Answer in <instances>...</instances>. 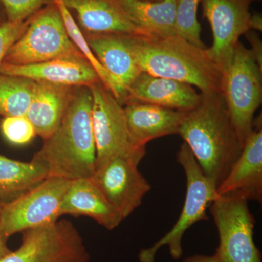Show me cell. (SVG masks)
Masks as SVG:
<instances>
[{
	"instance_id": "1",
	"label": "cell",
	"mask_w": 262,
	"mask_h": 262,
	"mask_svg": "<svg viewBox=\"0 0 262 262\" xmlns=\"http://www.w3.org/2000/svg\"><path fill=\"white\" fill-rule=\"evenodd\" d=\"M93 97L87 86L75 87L59 125L34 163L42 166L48 177L73 181L91 178L96 170V144L92 122Z\"/></svg>"
},
{
	"instance_id": "2",
	"label": "cell",
	"mask_w": 262,
	"mask_h": 262,
	"mask_svg": "<svg viewBox=\"0 0 262 262\" xmlns=\"http://www.w3.org/2000/svg\"><path fill=\"white\" fill-rule=\"evenodd\" d=\"M201 94L199 104L186 113L178 134L192 151L202 171L217 188L244 146L222 93Z\"/></svg>"
},
{
	"instance_id": "3",
	"label": "cell",
	"mask_w": 262,
	"mask_h": 262,
	"mask_svg": "<svg viewBox=\"0 0 262 262\" xmlns=\"http://www.w3.org/2000/svg\"><path fill=\"white\" fill-rule=\"evenodd\" d=\"M125 38L141 72L187 82L201 94L222 93L224 74L210 58L207 48L196 47L179 36Z\"/></svg>"
},
{
	"instance_id": "4",
	"label": "cell",
	"mask_w": 262,
	"mask_h": 262,
	"mask_svg": "<svg viewBox=\"0 0 262 262\" xmlns=\"http://www.w3.org/2000/svg\"><path fill=\"white\" fill-rule=\"evenodd\" d=\"M85 58L70 39L54 3L29 18L27 28L13 45L3 63L29 65L59 59Z\"/></svg>"
},
{
	"instance_id": "5",
	"label": "cell",
	"mask_w": 262,
	"mask_h": 262,
	"mask_svg": "<svg viewBox=\"0 0 262 262\" xmlns=\"http://www.w3.org/2000/svg\"><path fill=\"white\" fill-rule=\"evenodd\" d=\"M177 160L187 178V192L182 213L168 233L149 248L141 250L140 262H155L158 251L168 246L170 256L179 259L182 256V239L187 230L200 221L208 220L206 210L217 196L216 187L207 178L186 143L181 146Z\"/></svg>"
},
{
	"instance_id": "6",
	"label": "cell",
	"mask_w": 262,
	"mask_h": 262,
	"mask_svg": "<svg viewBox=\"0 0 262 262\" xmlns=\"http://www.w3.org/2000/svg\"><path fill=\"white\" fill-rule=\"evenodd\" d=\"M262 70L248 48L239 42L224 75L222 94L243 146L253 130L262 101Z\"/></svg>"
},
{
	"instance_id": "7",
	"label": "cell",
	"mask_w": 262,
	"mask_h": 262,
	"mask_svg": "<svg viewBox=\"0 0 262 262\" xmlns=\"http://www.w3.org/2000/svg\"><path fill=\"white\" fill-rule=\"evenodd\" d=\"M89 88L93 97L96 168L116 157L130 158L140 163L146 154V148L139 147L133 142L123 106L101 82Z\"/></svg>"
},
{
	"instance_id": "8",
	"label": "cell",
	"mask_w": 262,
	"mask_h": 262,
	"mask_svg": "<svg viewBox=\"0 0 262 262\" xmlns=\"http://www.w3.org/2000/svg\"><path fill=\"white\" fill-rule=\"evenodd\" d=\"M247 200L238 196H216L210 211L218 229V262H261L253 241L255 220Z\"/></svg>"
},
{
	"instance_id": "9",
	"label": "cell",
	"mask_w": 262,
	"mask_h": 262,
	"mask_svg": "<svg viewBox=\"0 0 262 262\" xmlns=\"http://www.w3.org/2000/svg\"><path fill=\"white\" fill-rule=\"evenodd\" d=\"M0 262H89V254L73 224L57 220L24 231L20 247Z\"/></svg>"
},
{
	"instance_id": "10",
	"label": "cell",
	"mask_w": 262,
	"mask_h": 262,
	"mask_svg": "<svg viewBox=\"0 0 262 262\" xmlns=\"http://www.w3.org/2000/svg\"><path fill=\"white\" fill-rule=\"evenodd\" d=\"M71 181L48 177L23 194L5 203L0 228L7 237L58 220L62 200Z\"/></svg>"
},
{
	"instance_id": "11",
	"label": "cell",
	"mask_w": 262,
	"mask_h": 262,
	"mask_svg": "<svg viewBox=\"0 0 262 262\" xmlns=\"http://www.w3.org/2000/svg\"><path fill=\"white\" fill-rule=\"evenodd\" d=\"M253 2L202 0L203 15L213 34V44L207 52L224 75L232 62L239 37L251 30L250 6Z\"/></svg>"
},
{
	"instance_id": "12",
	"label": "cell",
	"mask_w": 262,
	"mask_h": 262,
	"mask_svg": "<svg viewBox=\"0 0 262 262\" xmlns=\"http://www.w3.org/2000/svg\"><path fill=\"white\" fill-rule=\"evenodd\" d=\"M139 164L130 158L116 157L96 168L91 177L123 220L141 206L151 189L138 168Z\"/></svg>"
},
{
	"instance_id": "13",
	"label": "cell",
	"mask_w": 262,
	"mask_h": 262,
	"mask_svg": "<svg viewBox=\"0 0 262 262\" xmlns=\"http://www.w3.org/2000/svg\"><path fill=\"white\" fill-rule=\"evenodd\" d=\"M217 196H241L261 203L262 121L254 120L253 130L246 139L241 154L227 177L216 188Z\"/></svg>"
},
{
	"instance_id": "14",
	"label": "cell",
	"mask_w": 262,
	"mask_h": 262,
	"mask_svg": "<svg viewBox=\"0 0 262 262\" xmlns=\"http://www.w3.org/2000/svg\"><path fill=\"white\" fill-rule=\"evenodd\" d=\"M201 99V93L198 94L192 84L141 72L127 89L125 105L149 103L187 113Z\"/></svg>"
},
{
	"instance_id": "15",
	"label": "cell",
	"mask_w": 262,
	"mask_h": 262,
	"mask_svg": "<svg viewBox=\"0 0 262 262\" xmlns=\"http://www.w3.org/2000/svg\"><path fill=\"white\" fill-rule=\"evenodd\" d=\"M0 74L71 87H91L96 82H101L85 58H59L29 65L2 63Z\"/></svg>"
},
{
	"instance_id": "16",
	"label": "cell",
	"mask_w": 262,
	"mask_h": 262,
	"mask_svg": "<svg viewBox=\"0 0 262 262\" xmlns=\"http://www.w3.org/2000/svg\"><path fill=\"white\" fill-rule=\"evenodd\" d=\"M86 39L93 53L116 84L119 102L125 104L127 91L140 69L125 40V35L89 34Z\"/></svg>"
},
{
	"instance_id": "17",
	"label": "cell",
	"mask_w": 262,
	"mask_h": 262,
	"mask_svg": "<svg viewBox=\"0 0 262 262\" xmlns=\"http://www.w3.org/2000/svg\"><path fill=\"white\" fill-rule=\"evenodd\" d=\"M89 34L150 36L133 23L117 0H63Z\"/></svg>"
},
{
	"instance_id": "18",
	"label": "cell",
	"mask_w": 262,
	"mask_h": 262,
	"mask_svg": "<svg viewBox=\"0 0 262 262\" xmlns=\"http://www.w3.org/2000/svg\"><path fill=\"white\" fill-rule=\"evenodd\" d=\"M123 111L133 142L144 148L154 139L178 134L187 113L143 103H127Z\"/></svg>"
},
{
	"instance_id": "19",
	"label": "cell",
	"mask_w": 262,
	"mask_h": 262,
	"mask_svg": "<svg viewBox=\"0 0 262 262\" xmlns=\"http://www.w3.org/2000/svg\"><path fill=\"white\" fill-rule=\"evenodd\" d=\"M60 214L90 217L108 230L116 228L123 220L91 177L71 181Z\"/></svg>"
},
{
	"instance_id": "20",
	"label": "cell",
	"mask_w": 262,
	"mask_h": 262,
	"mask_svg": "<svg viewBox=\"0 0 262 262\" xmlns=\"http://www.w3.org/2000/svg\"><path fill=\"white\" fill-rule=\"evenodd\" d=\"M75 87L37 82L26 117L45 140L56 130L70 102Z\"/></svg>"
},
{
	"instance_id": "21",
	"label": "cell",
	"mask_w": 262,
	"mask_h": 262,
	"mask_svg": "<svg viewBox=\"0 0 262 262\" xmlns=\"http://www.w3.org/2000/svg\"><path fill=\"white\" fill-rule=\"evenodd\" d=\"M117 1L131 21L149 35L158 37L179 36L177 27L178 0Z\"/></svg>"
},
{
	"instance_id": "22",
	"label": "cell",
	"mask_w": 262,
	"mask_h": 262,
	"mask_svg": "<svg viewBox=\"0 0 262 262\" xmlns=\"http://www.w3.org/2000/svg\"><path fill=\"white\" fill-rule=\"evenodd\" d=\"M48 173L42 166L0 155V200L8 203L40 184Z\"/></svg>"
},
{
	"instance_id": "23",
	"label": "cell",
	"mask_w": 262,
	"mask_h": 262,
	"mask_svg": "<svg viewBox=\"0 0 262 262\" xmlns=\"http://www.w3.org/2000/svg\"><path fill=\"white\" fill-rule=\"evenodd\" d=\"M37 82L19 76L0 74V115L26 116Z\"/></svg>"
},
{
	"instance_id": "24",
	"label": "cell",
	"mask_w": 262,
	"mask_h": 262,
	"mask_svg": "<svg viewBox=\"0 0 262 262\" xmlns=\"http://www.w3.org/2000/svg\"><path fill=\"white\" fill-rule=\"evenodd\" d=\"M53 2L56 4L57 8L61 13L65 28L67 29V32L68 33L70 39H72V42L75 45L77 49L83 55L85 59L89 61L91 67L94 68L95 72H96L98 77H99L101 83L113 94V96L118 101L119 94L116 84L114 82L111 76L108 75V72L104 70L102 65L101 64L97 58L95 56L94 53H93L92 50L90 48L89 43L87 42L86 37H84L83 34L81 32L80 27L76 23L70 10L66 6L63 0H53Z\"/></svg>"
},
{
	"instance_id": "25",
	"label": "cell",
	"mask_w": 262,
	"mask_h": 262,
	"mask_svg": "<svg viewBox=\"0 0 262 262\" xmlns=\"http://www.w3.org/2000/svg\"><path fill=\"white\" fill-rule=\"evenodd\" d=\"M202 0H178L177 27L179 37L196 47L206 48L201 39V26L198 20V9Z\"/></svg>"
},
{
	"instance_id": "26",
	"label": "cell",
	"mask_w": 262,
	"mask_h": 262,
	"mask_svg": "<svg viewBox=\"0 0 262 262\" xmlns=\"http://www.w3.org/2000/svg\"><path fill=\"white\" fill-rule=\"evenodd\" d=\"M0 128L5 139L15 145L28 144L36 135L34 126L26 116L4 117Z\"/></svg>"
},
{
	"instance_id": "27",
	"label": "cell",
	"mask_w": 262,
	"mask_h": 262,
	"mask_svg": "<svg viewBox=\"0 0 262 262\" xmlns=\"http://www.w3.org/2000/svg\"><path fill=\"white\" fill-rule=\"evenodd\" d=\"M53 0H0L8 21L21 22L27 20L45 4Z\"/></svg>"
},
{
	"instance_id": "28",
	"label": "cell",
	"mask_w": 262,
	"mask_h": 262,
	"mask_svg": "<svg viewBox=\"0 0 262 262\" xmlns=\"http://www.w3.org/2000/svg\"><path fill=\"white\" fill-rule=\"evenodd\" d=\"M29 18L21 22H3L0 24V65L7 53L27 28Z\"/></svg>"
},
{
	"instance_id": "29",
	"label": "cell",
	"mask_w": 262,
	"mask_h": 262,
	"mask_svg": "<svg viewBox=\"0 0 262 262\" xmlns=\"http://www.w3.org/2000/svg\"><path fill=\"white\" fill-rule=\"evenodd\" d=\"M244 35H246L248 40L249 41L250 45H251V48H250V51L254 57L258 67L262 70V44L261 39H260L256 32H251V30L246 33Z\"/></svg>"
},
{
	"instance_id": "30",
	"label": "cell",
	"mask_w": 262,
	"mask_h": 262,
	"mask_svg": "<svg viewBox=\"0 0 262 262\" xmlns=\"http://www.w3.org/2000/svg\"><path fill=\"white\" fill-rule=\"evenodd\" d=\"M184 262H218L213 256H203V255H196L186 258Z\"/></svg>"
},
{
	"instance_id": "31",
	"label": "cell",
	"mask_w": 262,
	"mask_h": 262,
	"mask_svg": "<svg viewBox=\"0 0 262 262\" xmlns=\"http://www.w3.org/2000/svg\"><path fill=\"white\" fill-rule=\"evenodd\" d=\"M250 25H251V30L258 31L261 32L262 30V18L261 14L259 13H255V14L251 15V21H250Z\"/></svg>"
},
{
	"instance_id": "32",
	"label": "cell",
	"mask_w": 262,
	"mask_h": 262,
	"mask_svg": "<svg viewBox=\"0 0 262 262\" xmlns=\"http://www.w3.org/2000/svg\"><path fill=\"white\" fill-rule=\"evenodd\" d=\"M7 239L8 237L3 234V231L0 228V258L3 257L10 252V250L7 245Z\"/></svg>"
},
{
	"instance_id": "33",
	"label": "cell",
	"mask_w": 262,
	"mask_h": 262,
	"mask_svg": "<svg viewBox=\"0 0 262 262\" xmlns=\"http://www.w3.org/2000/svg\"><path fill=\"white\" fill-rule=\"evenodd\" d=\"M3 10H4V8H3V5H2L1 3H0V24L3 23V22L2 21V15H3Z\"/></svg>"
},
{
	"instance_id": "34",
	"label": "cell",
	"mask_w": 262,
	"mask_h": 262,
	"mask_svg": "<svg viewBox=\"0 0 262 262\" xmlns=\"http://www.w3.org/2000/svg\"><path fill=\"white\" fill-rule=\"evenodd\" d=\"M5 202L2 201V200H0V212H1L2 209H3V206H4V205L5 204Z\"/></svg>"
},
{
	"instance_id": "35",
	"label": "cell",
	"mask_w": 262,
	"mask_h": 262,
	"mask_svg": "<svg viewBox=\"0 0 262 262\" xmlns=\"http://www.w3.org/2000/svg\"><path fill=\"white\" fill-rule=\"evenodd\" d=\"M142 1H152L153 0H142Z\"/></svg>"
},
{
	"instance_id": "36",
	"label": "cell",
	"mask_w": 262,
	"mask_h": 262,
	"mask_svg": "<svg viewBox=\"0 0 262 262\" xmlns=\"http://www.w3.org/2000/svg\"><path fill=\"white\" fill-rule=\"evenodd\" d=\"M161 1V0H153V2Z\"/></svg>"
},
{
	"instance_id": "37",
	"label": "cell",
	"mask_w": 262,
	"mask_h": 262,
	"mask_svg": "<svg viewBox=\"0 0 262 262\" xmlns=\"http://www.w3.org/2000/svg\"><path fill=\"white\" fill-rule=\"evenodd\" d=\"M253 1H256V0H253ZM257 1H259V0H257Z\"/></svg>"
}]
</instances>
